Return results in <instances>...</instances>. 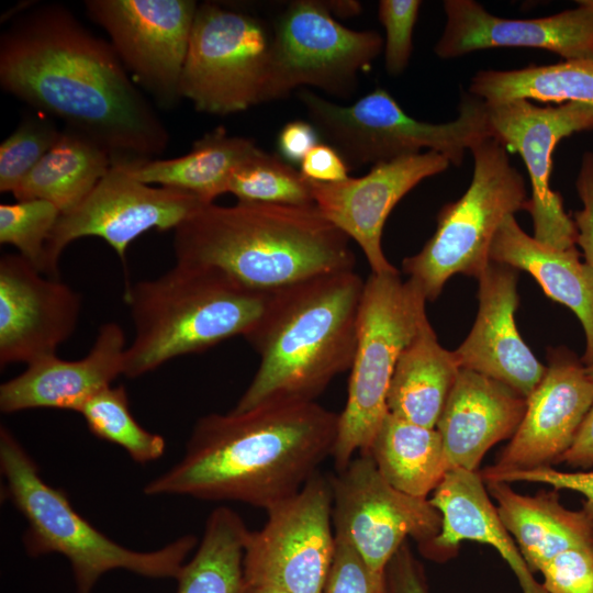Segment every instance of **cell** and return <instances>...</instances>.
I'll return each mask as SVG.
<instances>
[{
    "mask_svg": "<svg viewBox=\"0 0 593 593\" xmlns=\"http://www.w3.org/2000/svg\"><path fill=\"white\" fill-rule=\"evenodd\" d=\"M469 93L486 103L526 99L593 108V61L562 60L513 70H480L471 78Z\"/></svg>",
    "mask_w": 593,
    "mask_h": 593,
    "instance_id": "31",
    "label": "cell"
},
{
    "mask_svg": "<svg viewBox=\"0 0 593 593\" xmlns=\"http://www.w3.org/2000/svg\"><path fill=\"white\" fill-rule=\"evenodd\" d=\"M573 468L593 466V405L588 412L571 447L557 460Z\"/></svg>",
    "mask_w": 593,
    "mask_h": 593,
    "instance_id": "45",
    "label": "cell"
},
{
    "mask_svg": "<svg viewBox=\"0 0 593 593\" xmlns=\"http://www.w3.org/2000/svg\"><path fill=\"white\" fill-rule=\"evenodd\" d=\"M172 247L176 262L215 269L262 293L356 264L350 238L316 205L210 203L175 230Z\"/></svg>",
    "mask_w": 593,
    "mask_h": 593,
    "instance_id": "3",
    "label": "cell"
},
{
    "mask_svg": "<svg viewBox=\"0 0 593 593\" xmlns=\"http://www.w3.org/2000/svg\"><path fill=\"white\" fill-rule=\"evenodd\" d=\"M198 3L193 0H87L125 69L164 108L180 99V79Z\"/></svg>",
    "mask_w": 593,
    "mask_h": 593,
    "instance_id": "16",
    "label": "cell"
},
{
    "mask_svg": "<svg viewBox=\"0 0 593 593\" xmlns=\"http://www.w3.org/2000/svg\"><path fill=\"white\" fill-rule=\"evenodd\" d=\"M429 501L441 515V526L437 536L422 546L426 557L435 560L446 558L462 540L488 544L512 568L523 593H547L500 521L481 474L460 468L450 469Z\"/></svg>",
    "mask_w": 593,
    "mask_h": 593,
    "instance_id": "24",
    "label": "cell"
},
{
    "mask_svg": "<svg viewBox=\"0 0 593 593\" xmlns=\"http://www.w3.org/2000/svg\"><path fill=\"white\" fill-rule=\"evenodd\" d=\"M60 134L47 114L37 112L23 118L0 145V191L13 193Z\"/></svg>",
    "mask_w": 593,
    "mask_h": 593,
    "instance_id": "35",
    "label": "cell"
},
{
    "mask_svg": "<svg viewBox=\"0 0 593 593\" xmlns=\"http://www.w3.org/2000/svg\"><path fill=\"white\" fill-rule=\"evenodd\" d=\"M586 2L593 8V0H586Z\"/></svg>",
    "mask_w": 593,
    "mask_h": 593,
    "instance_id": "49",
    "label": "cell"
},
{
    "mask_svg": "<svg viewBox=\"0 0 593 593\" xmlns=\"http://www.w3.org/2000/svg\"><path fill=\"white\" fill-rule=\"evenodd\" d=\"M227 192L238 202L315 205L310 180L282 157L260 148L235 168Z\"/></svg>",
    "mask_w": 593,
    "mask_h": 593,
    "instance_id": "34",
    "label": "cell"
},
{
    "mask_svg": "<svg viewBox=\"0 0 593 593\" xmlns=\"http://www.w3.org/2000/svg\"><path fill=\"white\" fill-rule=\"evenodd\" d=\"M426 296L399 272L372 273L363 283L347 400L338 414L332 457L337 471L367 452L387 415L390 381L400 355L427 317Z\"/></svg>",
    "mask_w": 593,
    "mask_h": 593,
    "instance_id": "8",
    "label": "cell"
},
{
    "mask_svg": "<svg viewBox=\"0 0 593 593\" xmlns=\"http://www.w3.org/2000/svg\"><path fill=\"white\" fill-rule=\"evenodd\" d=\"M490 260L528 272L551 300L569 307L585 335L584 365L593 360V268L581 260L575 247L558 249L526 234L514 215L500 225Z\"/></svg>",
    "mask_w": 593,
    "mask_h": 593,
    "instance_id": "25",
    "label": "cell"
},
{
    "mask_svg": "<svg viewBox=\"0 0 593 593\" xmlns=\"http://www.w3.org/2000/svg\"><path fill=\"white\" fill-rule=\"evenodd\" d=\"M112 164L110 153L86 134L64 127L56 144L12 193L44 200L66 213L93 190Z\"/></svg>",
    "mask_w": 593,
    "mask_h": 593,
    "instance_id": "29",
    "label": "cell"
},
{
    "mask_svg": "<svg viewBox=\"0 0 593 593\" xmlns=\"http://www.w3.org/2000/svg\"><path fill=\"white\" fill-rule=\"evenodd\" d=\"M310 122L349 167L419 154L426 148L460 166L478 141L492 136L486 103L462 93L457 119L428 123L410 116L384 89L377 88L349 105L304 89L299 93Z\"/></svg>",
    "mask_w": 593,
    "mask_h": 593,
    "instance_id": "7",
    "label": "cell"
},
{
    "mask_svg": "<svg viewBox=\"0 0 593 593\" xmlns=\"http://www.w3.org/2000/svg\"><path fill=\"white\" fill-rule=\"evenodd\" d=\"M60 216L51 202L33 199L0 204V243L14 246L19 254L44 273L48 238Z\"/></svg>",
    "mask_w": 593,
    "mask_h": 593,
    "instance_id": "36",
    "label": "cell"
},
{
    "mask_svg": "<svg viewBox=\"0 0 593 593\" xmlns=\"http://www.w3.org/2000/svg\"><path fill=\"white\" fill-rule=\"evenodd\" d=\"M483 481L533 482L552 485L555 490L567 489L581 493L585 501L582 510L593 518V471L562 472L550 466L527 470H510L497 473H481Z\"/></svg>",
    "mask_w": 593,
    "mask_h": 593,
    "instance_id": "40",
    "label": "cell"
},
{
    "mask_svg": "<svg viewBox=\"0 0 593 593\" xmlns=\"http://www.w3.org/2000/svg\"><path fill=\"white\" fill-rule=\"evenodd\" d=\"M333 526L379 573L406 537L421 546L440 530L441 515L427 497L406 494L379 472L369 454H359L331 478Z\"/></svg>",
    "mask_w": 593,
    "mask_h": 593,
    "instance_id": "14",
    "label": "cell"
},
{
    "mask_svg": "<svg viewBox=\"0 0 593 593\" xmlns=\"http://www.w3.org/2000/svg\"><path fill=\"white\" fill-rule=\"evenodd\" d=\"M388 593H430L422 566L404 542L385 568Z\"/></svg>",
    "mask_w": 593,
    "mask_h": 593,
    "instance_id": "42",
    "label": "cell"
},
{
    "mask_svg": "<svg viewBox=\"0 0 593 593\" xmlns=\"http://www.w3.org/2000/svg\"><path fill=\"white\" fill-rule=\"evenodd\" d=\"M272 31L258 18L215 2L198 5L180 96L197 111L226 115L261 103Z\"/></svg>",
    "mask_w": 593,
    "mask_h": 593,
    "instance_id": "10",
    "label": "cell"
},
{
    "mask_svg": "<svg viewBox=\"0 0 593 593\" xmlns=\"http://www.w3.org/2000/svg\"><path fill=\"white\" fill-rule=\"evenodd\" d=\"M248 533L235 511L227 506L213 510L195 553L176 579L177 593H243Z\"/></svg>",
    "mask_w": 593,
    "mask_h": 593,
    "instance_id": "32",
    "label": "cell"
},
{
    "mask_svg": "<svg viewBox=\"0 0 593 593\" xmlns=\"http://www.w3.org/2000/svg\"><path fill=\"white\" fill-rule=\"evenodd\" d=\"M486 103V102H485ZM491 135L521 155L527 168L532 197L525 203L534 238L558 249L575 247L577 227L550 187L552 156L558 143L593 130V108L578 102L538 107L526 99L486 103Z\"/></svg>",
    "mask_w": 593,
    "mask_h": 593,
    "instance_id": "15",
    "label": "cell"
},
{
    "mask_svg": "<svg viewBox=\"0 0 593 593\" xmlns=\"http://www.w3.org/2000/svg\"><path fill=\"white\" fill-rule=\"evenodd\" d=\"M446 23L434 46L441 59L503 47L549 51L564 60L593 61V8L578 7L544 18L504 19L474 0H445Z\"/></svg>",
    "mask_w": 593,
    "mask_h": 593,
    "instance_id": "20",
    "label": "cell"
},
{
    "mask_svg": "<svg viewBox=\"0 0 593 593\" xmlns=\"http://www.w3.org/2000/svg\"><path fill=\"white\" fill-rule=\"evenodd\" d=\"M460 369L454 350L439 344L426 317L399 357L389 385L388 411L436 428Z\"/></svg>",
    "mask_w": 593,
    "mask_h": 593,
    "instance_id": "27",
    "label": "cell"
},
{
    "mask_svg": "<svg viewBox=\"0 0 593 593\" xmlns=\"http://www.w3.org/2000/svg\"><path fill=\"white\" fill-rule=\"evenodd\" d=\"M381 475L395 489L427 497L450 470L436 428L424 427L390 412L384 416L367 452Z\"/></svg>",
    "mask_w": 593,
    "mask_h": 593,
    "instance_id": "30",
    "label": "cell"
},
{
    "mask_svg": "<svg viewBox=\"0 0 593 593\" xmlns=\"http://www.w3.org/2000/svg\"><path fill=\"white\" fill-rule=\"evenodd\" d=\"M474 324L454 350L460 368L494 379L527 399L546 372L515 324L517 273L492 262L480 276Z\"/></svg>",
    "mask_w": 593,
    "mask_h": 593,
    "instance_id": "21",
    "label": "cell"
},
{
    "mask_svg": "<svg viewBox=\"0 0 593 593\" xmlns=\"http://www.w3.org/2000/svg\"><path fill=\"white\" fill-rule=\"evenodd\" d=\"M539 572L547 593H593V542L558 553Z\"/></svg>",
    "mask_w": 593,
    "mask_h": 593,
    "instance_id": "39",
    "label": "cell"
},
{
    "mask_svg": "<svg viewBox=\"0 0 593 593\" xmlns=\"http://www.w3.org/2000/svg\"><path fill=\"white\" fill-rule=\"evenodd\" d=\"M546 372L526 399V411L511 441L484 473L557 463L571 447L593 405V381L585 365L566 347L550 348Z\"/></svg>",
    "mask_w": 593,
    "mask_h": 593,
    "instance_id": "19",
    "label": "cell"
},
{
    "mask_svg": "<svg viewBox=\"0 0 593 593\" xmlns=\"http://www.w3.org/2000/svg\"><path fill=\"white\" fill-rule=\"evenodd\" d=\"M81 295L20 254L0 259V365L56 355L75 332Z\"/></svg>",
    "mask_w": 593,
    "mask_h": 593,
    "instance_id": "18",
    "label": "cell"
},
{
    "mask_svg": "<svg viewBox=\"0 0 593 593\" xmlns=\"http://www.w3.org/2000/svg\"><path fill=\"white\" fill-rule=\"evenodd\" d=\"M318 132L311 122H288L278 134V150L289 164H301L306 154L318 144Z\"/></svg>",
    "mask_w": 593,
    "mask_h": 593,
    "instance_id": "44",
    "label": "cell"
},
{
    "mask_svg": "<svg viewBox=\"0 0 593 593\" xmlns=\"http://www.w3.org/2000/svg\"><path fill=\"white\" fill-rule=\"evenodd\" d=\"M449 165L445 156L427 150L373 165L362 177L332 183L310 181L314 204L358 244L372 273L399 272L383 253L385 221L406 193Z\"/></svg>",
    "mask_w": 593,
    "mask_h": 593,
    "instance_id": "17",
    "label": "cell"
},
{
    "mask_svg": "<svg viewBox=\"0 0 593 593\" xmlns=\"http://www.w3.org/2000/svg\"><path fill=\"white\" fill-rule=\"evenodd\" d=\"M486 483L497 502L500 521L533 573L558 553L593 542V518L583 510L562 506L557 490L527 496L515 493L506 482Z\"/></svg>",
    "mask_w": 593,
    "mask_h": 593,
    "instance_id": "26",
    "label": "cell"
},
{
    "mask_svg": "<svg viewBox=\"0 0 593 593\" xmlns=\"http://www.w3.org/2000/svg\"><path fill=\"white\" fill-rule=\"evenodd\" d=\"M4 494L27 522L22 536L31 557L58 553L70 563L76 593H92L107 572L123 569L150 579H177L197 545L184 535L154 551L128 549L99 532L71 505L64 490L47 484L34 459L8 427L0 428Z\"/></svg>",
    "mask_w": 593,
    "mask_h": 593,
    "instance_id": "6",
    "label": "cell"
},
{
    "mask_svg": "<svg viewBox=\"0 0 593 593\" xmlns=\"http://www.w3.org/2000/svg\"><path fill=\"white\" fill-rule=\"evenodd\" d=\"M383 48L381 35L340 24L324 1L296 0L277 18L262 102L311 86L347 98Z\"/></svg>",
    "mask_w": 593,
    "mask_h": 593,
    "instance_id": "11",
    "label": "cell"
},
{
    "mask_svg": "<svg viewBox=\"0 0 593 593\" xmlns=\"http://www.w3.org/2000/svg\"><path fill=\"white\" fill-rule=\"evenodd\" d=\"M300 172L310 181L332 183L349 178V166L334 147L318 143L301 161Z\"/></svg>",
    "mask_w": 593,
    "mask_h": 593,
    "instance_id": "43",
    "label": "cell"
},
{
    "mask_svg": "<svg viewBox=\"0 0 593 593\" xmlns=\"http://www.w3.org/2000/svg\"><path fill=\"white\" fill-rule=\"evenodd\" d=\"M270 295L215 269L180 262L157 278L127 284L124 301L134 337L125 350L124 376L137 378L177 357L246 338Z\"/></svg>",
    "mask_w": 593,
    "mask_h": 593,
    "instance_id": "5",
    "label": "cell"
},
{
    "mask_svg": "<svg viewBox=\"0 0 593 593\" xmlns=\"http://www.w3.org/2000/svg\"><path fill=\"white\" fill-rule=\"evenodd\" d=\"M265 511L264 526L247 536L244 582L322 593L335 550L331 478L317 472L295 494Z\"/></svg>",
    "mask_w": 593,
    "mask_h": 593,
    "instance_id": "12",
    "label": "cell"
},
{
    "mask_svg": "<svg viewBox=\"0 0 593 593\" xmlns=\"http://www.w3.org/2000/svg\"><path fill=\"white\" fill-rule=\"evenodd\" d=\"M0 86L99 143L112 161L154 159L168 145L166 126L111 43L64 5L22 13L2 33Z\"/></svg>",
    "mask_w": 593,
    "mask_h": 593,
    "instance_id": "1",
    "label": "cell"
},
{
    "mask_svg": "<svg viewBox=\"0 0 593 593\" xmlns=\"http://www.w3.org/2000/svg\"><path fill=\"white\" fill-rule=\"evenodd\" d=\"M421 5L419 0L379 1L378 16L385 30L384 67L391 76L401 75L409 65Z\"/></svg>",
    "mask_w": 593,
    "mask_h": 593,
    "instance_id": "38",
    "label": "cell"
},
{
    "mask_svg": "<svg viewBox=\"0 0 593 593\" xmlns=\"http://www.w3.org/2000/svg\"><path fill=\"white\" fill-rule=\"evenodd\" d=\"M126 340L115 322L101 325L88 354L77 360L47 356L0 385V410L15 413L31 409L80 412L97 393L124 374Z\"/></svg>",
    "mask_w": 593,
    "mask_h": 593,
    "instance_id": "22",
    "label": "cell"
},
{
    "mask_svg": "<svg viewBox=\"0 0 593 593\" xmlns=\"http://www.w3.org/2000/svg\"><path fill=\"white\" fill-rule=\"evenodd\" d=\"M585 368H586V372H588L589 377L593 381V360L589 365H585Z\"/></svg>",
    "mask_w": 593,
    "mask_h": 593,
    "instance_id": "48",
    "label": "cell"
},
{
    "mask_svg": "<svg viewBox=\"0 0 593 593\" xmlns=\"http://www.w3.org/2000/svg\"><path fill=\"white\" fill-rule=\"evenodd\" d=\"M526 411V399L507 385L460 369L437 422L450 469L475 471L485 452L512 437Z\"/></svg>",
    "mask_w": 593,
    "mask_h": 593,
    "instance_id": "23",
    "label": "cell"
},
{
    "mask_svg": "<svg viewBox=\"0 0 593 593\" xmlns=\"http://www.w3.org/2000/svg\"><path fill=\"white\" fill-rule=\"evenodd\" d=\"M469 152L473 174L468 189L440 209L433 236L402 261L403 272L419 286L427 301L437 299L456 273L479 279L491 264L490 248L500 225L524 210L528 200L524 177L499 139L484 137Z\"/></svg>",
    "mask_w": 593,
    "mask_h": 593,
    "instance_id": "9",
    "label": "cell"
},
{
    "mask_svg": "<svg viewBox=\"0 0 593 593\" xmlns=\"http://www.w3.org/2000/svg\"><path fill=\"white\" fill-rule=\"evenodd\" d=\"M583 208L573 215L577 227V244L582 249L584 261L593 268V153L585 152L575 181Z\"/></svg>",
    "mask_w": 593,
    "mask_h": 593,
    "instance_id": "41",
    "label": "cell"
},
{
    "mask_svg": "<svg viewBox=\"0 0 593 593\" xmlns=\"http://www.w3.org/2000/svg\"><path fill=\"white\" fill-rule=\"evenodd\" d=\"M206 204L192 193L139 181L128 160L112 161L87 198L60 214L46 245L44 275L58 278L64 249L87 236L102 238L125 262L137 237L149 230L175 231Z\"/></svg>",
    "mask_w": 593,
    "mask_h": 593,
    "instance_id": "13",
    "label": "cell"
},
{
    "mask_svg": "<svg viewBox=\"0 0 593 593\" xmlns=\"http://www.w3.org/2000/svg\"><path fill=\"white\" fill-rule=\"evenodd\" d=\"M322 593H388L385 573L376 572L349 539L335 534Z\"/></svg>",
    "mask_w": 593,
    "mask_h": 593,
    "instance_id": "37",
    "label": "cell"
},
{
    "mask_svg": "<svg viewBox=\"0 0 593 593\" xmlns=\"http://www.w3.org/2000/svg\"><path fill=\"white\" fill-rule=\"evenodd\" d=\"M243 593H289V592L282 589L272 586V585L253 584V583L244 582Z\"/></svg>",
    "mask_w": 593,
    "mask_h": 593,
    "instance_id": "47",
    "label": "cell"
},
{
    "mask_svg": "<svg viewBox=\"0 0 593 593\" xmlns=\"http://www.w3.org/2000/svg\"><path fill=\"white\" fill-rule=\"evenodd\" d=\"M328 11L342 18H348L356 15L361 10V4L358 1L344 0V1H327L324 2Z\"/></svg>",
    "mask_w": 593,
    "mask_h": 593,
    "instance_id": "46",
    "label": "cell"
},
{
    "mask_svg": "<svg viewBox=\"0 0 593 593\" xmlns=\"http://www.w3.org/2000/svg\"><path fill=\"white\" fill-rule=\"evenodd\" d=\"M79 413L91 434L122 447L137 463L155 461L165 454V438L137 423L131 413L128 395L123 385L103 389Z\"/></svg>",
    "mask_w": 593,
    "mask_h": 593,
    "instance_id": "33",
    "label": "cell"
},
{
    "mask_svg": "<svg viewBox=\"0 0 593 593\" xmlns=\"http://www.w3.org/2000/svg\"><path fill=\"white\" fill-rule=\"evenodd\" d=\"M365 281L354 270L320 275L271 293L245 338L260 361L231 410L239 413L280 401H315L350 369Z\"/></svg>",
    "mask_w": 593,
    "mask_h": 593,
    "instance_id": "4",
    "label": "cell"
},
{
    "mask_svg": "<svg viewBox=\"0 0 593 593\" xmlns=\"http://www.w3.org/2000/svg\"><path fill=\"white\" fill-rule=\"evenodd\" d=\"M338 414L315 401L280 400L211 413L193 426L181 460L146 495L242 502L264 510L295 494L332 457Z\"/></svg>",
    "mask_w": 593,
    "mask_h": 593,
    "instance_id": "2",
    "label": "cell"
},
{
    "mask_svg": "<svg viewBox=\"0 0 593 593\" xmlns=\"http://www.w3.org/2000/svg\"><path fill=\"white\" fill-rule=\"evenodd\" d=\"M257 149L253 139L230 135L219 126L197 139L183 156L134 160L128 165L132 175L146 184L186 191L210 204L227 192L235 168Z\"/></svg>",
    "mask_w": 593,
    "mask_h": 593,
    "instance_id": "28",
    "label": "cell"
}]
</instances>
